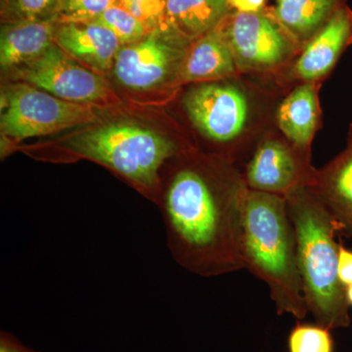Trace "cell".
<instances>
[{"label":"cell","mask_w":352,"mask_h":352,"mask_svg":"<svg viewBox=\"0 0 352 352\" xmlns=\"http://www.w3.org/2000/svg\"><path fill=\"white\" fill-rule=\"evenodd\" d=\"M248 191L238 177L220 185L196 166L176 168L157 201L176 263L201 277L244 270L242 234Z\"/></svg>","instance_id":"cell-1"},{"label":"cell","mask_w":352,"mask_h":352,"mask_svg":"<svg viewBox=\"0 0 352 352\" xmlns=\"http://www.w3.org/2000/svg\"><path fill=\"white\" fill-rule=\"evenodd\" d=\"M242 258L245 270L267 285L278 314H289L298 321L305 318L309 311L285 197L249 189L243 220Z\"/></svg>","instance_id":"cell-2"},{"label":"cell","mask_w":352,"mask_h":352,"mask_svg":"<svg viewBox=\"0 0 352 352\" xmlns=\"http://www.w3.org/2000/svg\"><path fill=\"white\" fill-rule=\"evenodd\" d=\"M296 240L298 270L308 311L318 325L333 330L351 325L346 287L338 275L342 227L314 194L300 187L286 197Z\"/></svg>","instance_id":"cell-3"},{"label":"cell","mask_w":352,"mask_h":352,"mask_svg":"<svg viewBox=\"0 0 352 352\" xmlns=\"http://www.w3.org/2000/svg\"><path fill=\"white\" fill-rule=\"evenodd\" d=\"M66 157L94 161L156 198L162 170L175 156L177 146L151 129L115 122L88 129L64 141Z\"/></svg>","instance_id":"cell-4"},{"label":"cell","mask_w":352,"mask_h":352,"mask_svg":"<svg viewBox=\"0 0 352 352\" xmlns=\"http://www.w3.org/2000/svg\"><path fill=\"white\" fill-rule=\"evenodd\" d=\"M96 117L88 104L63 100L41 88L22 85L7 94L1 131L6 138L22 141L89 124Z\"/></svg>","instance_id":"cell-5"},{"label":"cell","mask_w":352,"mask_h":352,"mask_svg":"<svg viewBox=\"0 0 352 352\" xmlns=\"http://www.w3.org/2000/svg\"><path fill=\"white\" fill-rule=\"evenodd\" d=\"M15 69L16 78L63 100L90 105L110 96V88L102 76L76 63L56 43Z\"/></svg>","instance_id":"cell-6"},{"label":"cell","mask_w":352,"mask_h":352,"mask_svg":"<svg viewBox=\"0 0 352 352\" xmlns=\"http://www.w3.org/2000/svg\"><path fill=\"white\" fill-rule=\"evenodd\" d=\"M184 103L192 122L214 142H230L244 129L249 108L244 94L236 87L203 85L190 91Z\"/></svg>","instance_id":"cell-7"},{"label":"cell","mask_w":352,"mask_h":352,"mask_svg":"<svg viewBox=\"0 0 352 352\" xmlns=\"http://www.w3.org/2000/svg\"><path fill=\"white\" fill-rule=\"evenodd\" d=\"M175 41L155 29L136 43L120 48L113 63L118 80L132 89H148L163 82L179 57Z\"/></svg>","instance_id":"cell-8"},{"label":"cell","mask_w":352,"mask_h":352,"mask_svg":"<svg viewBox=\"0 0 352 352\" xmlns=\"http://www.w3.org/2000/svg\"><path fill=\"white\" fill-rule=\"evenodd\" d=\"M227 43L236 63L247 68L275 66L287 54L286 39L276 25L258 13H240L233 16L227 29Z\"/></svg>","instance_id":"cell-9"},{"label":"cell","mask_w":352,"mask_h":352,"mask_svg":"<svg viewBox=\"0 0 352 352\" xmlns=\"http://www.w3.org/2000/svg\"><path fill=\"white\" fill-rule=\"evenodd\" d=\"M302 166L284 143L267 140L258 146L245 173L248 188L286 197L300 188Z\"/></svg>","instance_id":"cell-10"},{"label":"cell","mask_w":352,"mask_h":352,"mask_svg":"<svg viewBox=\"0 0 352 352\" xmlns=\"http://www.w3.org/2000/svg\"><path fill=\"white\" fill-rule=\"evenodd\" d=\"M54 41L69 56L98 72L112 68L120 50L117 36L95 21L61 24Z\"/></svg>","instance_id":"cell-11"},{"label":"cell","mask_w":352,"mask_h":352,"mask_svg":"<svg viewBox=\"0 0 352 352\" xmlns=\"http://www.w3.org/2000/svg\"><path fill=\"white\" fill-rule=\"evenodd\" d=\"M352 43V12L340 7L329 18L327 24L307 46L296 65L303 80L321 78L333 68L346 46Z\"/></svg>","instance_id":"cell-12"},{"label":"cell","mask_w":352,"mask_h":352,"mask_svg":"<svg viewBox=\"0 0 352 352\" xmlns=\"http://www.w3.org/2000/svg\"><path fill=\"white\" fill-rule=\"evenodd\" d=\"M55 18L20 21L6 25L0 41V64L17 69L43 54L55 43Z\"/></svg>","instance_id":"cell-13"},{"label":"cell","mask_w":352,"mask_h":352,"mask_svg":"<svg viewBox=\"0 0 352 352\" xmlns=\"http://www.w3.org/2000/svg\"><path fill=\"white\" fill-rule=\"evenodd\" d=\"M235 64V57L226 38L212 30L204 34L189 51L180 69V78L184 82L221 78L232 74Z\"/></svg>","instance_id":"cell-14"},{"label":"cell","mask_w":352,"mask_h":352,"mask_svg":"<svg viewBox=\"0 0 352 352\" xmlns=\"http://www.w3.org/2000/svg\"><path fill=\"white\" fill-rule=\"evenodd\" d=\"M230 7L228 0H166V17L178 34L196 38L214 30Z\"/></svg>","instance_id":"cell-15"},{"label":"cell","mask_w":352,"mask_h":352,"mask_svg":"<svg viewBox=\"0 0 352 352\" xmlns=\"http://www.w3.org/2000/svg\"><path fill=\"white\" fill-rule=\"evenodd\" d=\"M316 197L339 222L342 233L352 238V145L321 176Z\"/></svg>","instance_id":"cell-16"},{"label":"cell","mask_w":352,"mask_h":352,"mask_svg":"<svg viewBox=\"0 0 352 352\" xmlns=\"http://www.w3.org/2000/svg\"><path fill=\"white\" fill-rule=\"evenodd\" d=\"M317 120L314 87L302 85L287 97L278 110L280 129L298 148H305L314 136Z\"/></svg>","instance_id":"cell-17"},{"label":"cell","mask_w":352,"mask_h":352,"mask_svg":"<svg viewBox=\"0 0 352 352\" xmlns=\"http://www.w3.org/2000/svg\"><path fill=\"white\" fill-rule=\"evenodd\" d=\"M337 3L338 0H280L275 14L292 31L307 34L332 15Z\"/></svg>","instance_id":"cell-18"},{"label":"cell","mask_w":352,"mask_h":352,"mask_svg":"<svg viewBox=\"0 0 352 352\" xmlns=\"http://www.w3.org/2000/svg\"><path fill=\"white\" fill-rule=\"evenodd\" d=\"M95 22L107 28L120 44H131L147 36V27L120 3L109 7Z\"/></svg>","instance_id":"cell-19"},{"label":"cell","mask_w":352,"mask_h":352,"mask_svg":"<svg viewBox=\"0 0 352 352\" xmlns=\"http://www.w3.org/2000/svg\"><path fill=\"white\" fill-rule=\"evenodd\" d=\"M289 352H335L330 329L298 322L288 338Z\"/></svg>","instance_id":"cell-20"},{"label":"cell","mask_w":352,"mask_h":352,"mask_svg":"<svg viewBox=\"0 0 352 352\" xmlns=\"http://www.w3.org/2000/svg\"><path fill=\"white\" fill-rule=\"evenodd\" d=\"M118 0H60L53 17L64 23L94 21Z\"/></svg>","instance_id":"cell-21"},{"label":"cell","mask_w":352,"mask_h":352,"mask_svg":"<svg viewBox=\"0 0 352 352\" xmlns=\"http://www.w3.org/2000/svg\"><path fill=\"white\" fill-rule=\"evenodd\" d=\"M146 27L157 25L166 16V0H118Z\"/></svg>","instance_id":"cell-22"},{"label":"cell","mask_w":352,"mask_h":352,"mask_svg":"<svg viewBox=\"0 0 352 352\" xmlns=\"http://www.w3.org/2000/svg\"><path fill=\"white\" fill-rule=\"evenodd\" d=\"M60 0H11V9L20 21L43 19L56 9Z\"/></svg>","instance_id":"cell-23"},{"label":"cell","mask_w":352,"mask_h":352,"mask_svg":"<svg viewBox=\"0 0 352 352\" xmlns=\"http://www.w3.org/2000/svg\"><path fill=\"white\" fill-rule=\"evenodd\" d=\"M338 275L340 283L344 287L352 284V251L339 244V261H338Z\"/></svg>","instance_id":"cell-24"},{"label":"cell","mask_w":352,"mask_h":352,"mask_svg":"<svg viewBox=\"0 0 352 352\" xmlns=\"http://www.w3.org/2000/svg\"><path fill=\"white\" fill-rule=\"evenodd\" d=\"M0 352H36L21 344L14 336L7 332L0 335Z\"/></svg>","instance_id":"cell-25"},{"label":"cell","mask_w":352,"mask_h":352,"mask_svg":"<svg viewBox=\"0 0 352 352\" xmlns=\"http://www.w3.org/2000/svg\"><path fill=\"white\" fill-rule=\"evenodd\" d=\"M229 6L240 13H258L264 6L265 0H228Z\"/></svg>","instance_id":"cell-26"},{"label":"cell","mask_w":352,"mask_h":352,"mask_svg":"<svg viewBox=\"0 0 352 352\" xmlns=\"http://www.w3.org/2000/svg\"><path fill=\"white\" fill-rule=\"evenodd\" d=\"M346 295L347 302H349V307H352V284L347 286L346 288Z\"/></svg>","instance_id":"cell-27"}]
</instances>
